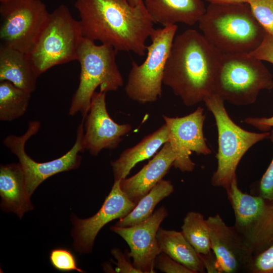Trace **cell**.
I'll use <instances>...</instances> for the list:
<instances>
[{
    "label": "cell",
    "mask_w": 273,
    "mask_h": 273,
    "mask_svg": "<svg viewBox=\"0 0 273 273\" xmlns=\"http://www.w3.org/2000/svg\"><path fill=\"white\" fill-rule=\"evenodd\" d=\"M222 54L202 34L187 29L174 38L164 68L163 84L186 106L203 102L214 94Z\"/></svg>",
    "instance_id": "2"
},
{
    "label": "cell",
    "mask_w": 273,
    "mask_h": 273,
    "mask_svg": "<svg viewBox=\"0 0 273 273\" xmlns=\"http://www.w3.org/2000/svg\"><path fill=\"white\" fill-rule=\"evenodd\" d=\"M132 6H136L143 3V0H126Z\"/></svg>",
    "instance_id": "36"
},
{
    "label": "cell",
    "mask_w": 273,
    "mask_h": 273,
    "mask_svg": "<svg viewBox=\"0 0 273 273\" xmlns=\"http://www.w3.org/2000/svg\"><path fill=\"white\" fill-rule=\"evenodd\" d=\"M249 54L260 60L273 64V35L266 32L259 46Z\"/></svg>",
    "instance_id": "31"
},
{
    "label": "cell",
    "mask_w": 273,
    "mask_h": 273,
    "mask_svg": "<svg viewBox=\"0 0 273 273\" xmlns=\"http://www.w3.org/2000/svg\"><path fill=\"white\" fill-rule=\"evenodd\" d=\"M111 254L117 261L114 262L117 267L115 270L116 272L120 273H141V272L136 268L130 260V257L128 253L125 255L122 251L117 248H113L111 250Z\"/></svg>",
    "instance_id": "32"
},
{
    "label": "cell",
    "mask_w": 273,
    "mask_h": 273,
    "mask_svg": "<svg viewBox=\"0 0 273 273\" xmlns=\"http://www.w3.org/2000/svg\"><path fill=\"white\" fill-rule=\"evenodd\" d=\"M181 229L184 237L199 254H207L211 251L209 226L203 214L188 212Z\"/></svg>",
    "instance_id": "25"
},
{
    "label": "cell",
    "mask_w": 273,
    "mask_h": 273,
    "mask_svg": "<svg viewBox=\"0 0 273 273\" xmlns=\"http://www.w3.org/2000/svg\"><path fill=\"white\" fill-rule=\"evenodd\" d=\"M157 239L161 252L166 254L194 273L205 272L200 254L181 232L160 228L157 234Z\"/></svg>",
    "instance_id": "22"
},
{
    "label": "cell",
    "mask_w": 273,
    "mask_h": 273,
    "mask_svg": "<svg viewBox=\"0 0 273 273\" xmlns=\"http://www.w3.org/2000/svg\"><path fill=\"white\" fill-rule=\"evenodd\" d=\"M5 1H7V0H0V2H2Z\"/></svg>",
    "instance_id": "37"
},
{
    "label": "cell",
    "mask_w": 273,
    "mask_h": 273,
    "mask_svg": "<svg viewBox=\"0 0 273 273\" xmlns=\"http://www.w3.org/2000/svg\"><path fill=\"white\" fill-rule=\"evenodd\" d=\"M210 3L224 4H237L248 3L250 0H205Z\"/></svg>",
    "instance_id": "35"
},
{
    "label": "cell",
    "mask_w": 273,
    "mask_h": 273,
    "mask_svg": "<svg viewBox=\"0 0 273 273\" xmlns=\"http://www.w3.org/2000/svg\"><path fill=\"white\" fill-rule=\"evenodd\" d=\"M0 196L3 210L14 212L20 218L33 209L24 173L19 163L1 165Z\"/></svg>",
    "instance_id": "18"
},
{
    "label": "cell",
    "mask_w": 273,
    "mask_h": 273,
    "mask_svg": "<svg viewBox=\"0 0 273 273\" xmlns=\"http://www.w3.org/2000/svg\"><path fill=\"white\" fill-rule=\"evenodd\" d=\"M203 102L213 115L218 133L217 166L211 184L226 190L236 176L237 168L244 155L257 143L269 139L270 132H251L238 125L229 115L224 100L216 94L209 95Z\"/></svg>",
    "instance_id": "5"
},
{
    "label": "cell",
    "mask_w": 273,
    "mask_h": 273,
    "mask_svg": "<svg viewBox=\"0 0 273 273\" xmlns=\"http://www.w3.org/2000/svg\"><path fill=\"white\" fill-rule=\"evenodd\" d=\"M206 219L220 273L248 272L254 254L233 226L228 225L218 213Z\"/></svg>",
    "instance_id": "15"
},
{
    "label": "cell",
    "mask_w": 273,
    "mask_h": 273,
    "mask_svg": "<svg viewBox=\"0 0 273 273\" xmlns=\"http://www.w3.org/2000/svg\"><path fill=\"white\" fill-rule=\"evenodd\" d=\"M168 140V129L164 124L134 146L122 152L118 158L111 162L114 180L126 178L138 163L153 156Z\"/></svg>",
    "instance_id": "21"
},
{
    "label": "cell",
    "mask_w": 273,
    "mask_h": 273,
    "mask_svg": "<svg viewBox=\"0 0 273 273\" xmlns=\"http://www.w3.org/2000/svg\"><path fill=\"white\" fill-rule=\"evenodd\" d=\"M200 256L207 272L220 273L216 258L212 250L208 254H200Z\"/></svg>",
    "instance_id": "34"
},
{
    "label": "cell",
    "mask_w": 273,
    "mask_h": 273,
    "mask_svg": "<svg viewBox=\"0 0 273 273\" xmlns=\"http://www.w3.org/2000/svg\"><path fill=\"white\" fill-rule=\"evenodd\" d=\"M31 93L8 81H0V120L11 121L27 111Z\"/></svg>",
    "instance_id": "24"
},
{
    "label": "cell",
    "mask_w": 273,
    "mask_h": 273,
    "mask_svg": "<svg viewBox=\"0 0 273 273\" xmlns=\"http://www.w3.org/2000/svg\"><path fill=\"white\" fill-rule=\"evenodd\" d=\"M199 106L192 113L181 117L163 118L168 132V142L175 154L173 166L183 172L192 171L195 167L191 160L192 152L204 155L211 153L203 133L205 115Z\"/></svg>",
    "instance_id": "12"
},
{
    "label": "cell",
    "mask_w": 273,
    "mask_h": 273,
    "mask_svg": "<svg viewBox=\"0 0 273 273\" xmlns=\"http://www.w3.org/2000/svg\"><path fill=\"white\" fill-rule=\"evenodd\" d=\"M154 23L164 27L181 23L193 25L204 14L203 0H143Z\"/></svg>",
    "instance_id": "19"
},
{
    "label": "cell",
    "mask_w": 273,
    "mask_h": 273,
    "mask_svg": "<svg viewBox=\"0 0 273 273\" xmlns=\"http://www.w3.org/2000/svg\"><path fill=\"white\" fill-rule=\"evenodd\" d=\"M269 139L273 146V129ZM259 196L273 203V156L272 160L261 177L258 184Z\"/></svg>",
    "instance_id": "30"
},
{
    "label": "cell",
    "mask_w": 273,
    "mask_h": 273,
    "mask_svg": "<svg viewBox=\"0 0 273 273\" xmlns=\"http://www.w3.org/2000/svg\"><path fill=\"white\" fill-rule=\"evenodd\" d=\"M233 209V227L254 255L273 245V203L243 192L237 175L226 190Z\"/></svg>",
    "instance_id": "9"
},
{
    "label": "cell",
    "mask_w": 273,
    "mask_h": 273,
    "mask_svg": "<svg viewBox=\"0 0 273 273\" xmlns=\"http://www.w3.org/2000/svg\"><path fill=\"white\" fill-rule=\"evenodd\" d=\"M83 121L78 125L76 138L72 147L64 155L54 160L38 162L27 155L25 146L27 141L37 133L40 127L39 121L28 122L27 130L21 135L11 134L3 141L4 145L15 155L24 171L27 190L31 196L36 189L46 179L58 173L78 168L82 157L80 153L83 152L84 144Z\"/></svg>",
    "instance_id": "10"
},
{
    "label": "cell",
    "mask_w": 273,
    "mask_h": 273,
    "mask_svg": "<svg viewBox=\"0 0 273 273\" xmlns=\"http://www.w3.org/2000/svg\"><path fill=\"white\" fill-rule=\"evenodd\" d=\"M248 272L273 273V245L253 256Z\"/></svg>",
    "instance_id": "28"
},
{
    "label": "cell",
    "mask_w": 273,
    "mask_h": 273,
    "mask_svg": "<svg viewBox=\"0 0 273 273\" xmlns=\"http://www.w3.org/2000/svg\"><path fill=\"white\" fill-rule=\"evenodd\" d=\"M198 23L206 40L223 54H249L266 32L248 3H210Z\"/></svg>",
    "instance_id": "3"
},
{
    "label": "cell",
    "mask_w": 273,
    "mask_h": 273,
    "mask_svg": "<svg viewBox=\"0 0 273 273\" xmlns=\"http://www.w3.org/2000/svg\"><path fill=\"white\" fill-rule=\"evenodd\" d=\"M248 4L266 32L273 35V0H250Z\"/></svg>",
    "instance_id": "27"
},
{
    "label": "cell",
    "mask_w": 273,
    "mask_h": 273,
    "mask_svg": "<svg viewBox=\"0 0 273 273\" xmlns=\"http://www.w3.org/2000/svg\"><path fill=\"white\" fill-rule=\"evenodd\" d=\"M49 15L40 0L1 2V46L30 54Z\"/></svg>",
    "instance_id": "11"
},
{
    "label": "cell",
    "mask_w": 273,
    "mask_h": 273,
    "mask_svg": "<svg viewBox=\"0 0 273 273\" xmlns=\"http://www.w3.org/2000/svg\"><path fill=\"white\" fill-rule=\"evenodd\" d=\"M38 77L28 54L0 46V81H9L32 94Z\"/></svg>",
    "instance_id": "20"
},
{
    "label": "cell",
    "mask_w": 273,
    "mask_h": 273,
    "mask_svg": "<svg viewBox=\"0 0 273 273\" xmlns=\"http://www.w3.org/2000/svg\"><path fill=\"white\" fill-rule=\"evenodd\" d=\"M173 190L171 181L162 179L140 200L130 213L119 219L115 225L128 227L145 220L152 215L156 205Z\"/></svg>",
    "instance_id": "23"
},
{
    "label": "cell",
    "mask_w": 273,
    "mask_h": 273,
    "mask_svg": "<svg viewBox=\"0 0 273 273\" xmlns=\"http://www.w3.org/2000/svg\"><path fill=\"white\" fill-rule=\"evenodd\" d=\"M74 6L84 37L117 52L146 54V40L155 28L144 3L132 6L126 0H76Z\"/></svg>",
    "instance_id": "1"
},
{
    "label": "cell",
    "mask_w": 273,
    "mask_h": 273,
    "mask_svg": "<svg viewBox=\"0 0 273 273\" xmlns=\"http://www.w3.org/2000/svg\"><path fill=\"white\" fill-rule=\"evenodd\" d=\"M155 267L165 273H194L163 252H161L156 257Z\"/></svg>",
    "instance_id": "29"
},
{
    "label": "cell",
    "mask_w": 273,
    "mask_h": 273,
    "mask_svg": "<svg viewBox=\"0 0 273 273\" xmlns=\"http://www.w3.org/2000/svg\"><path fill=\"white\" fill-rule=\"evenodd\" d=\"M105 92H95L85 118L84 144L85 150L97 156L104 149L117 148L122 137L129 133V124H120L110 116L106 108Z\"/></svg>",
    "instance_id": "16"
},
{
    "label": "cell",
    "mask_w": 273,
    "mask_h": 273,
    "mask_svg": "<svg viewBox=\"0 0 273 273\" xmlns=\"http://www.w3.org/2000/svg\"><path fill=\"white\" fill-rule=\"evenodd\" d=\"M168 211L162 206L145 220L128 227L111 226L112 232L120 236L128 245L129 256L133 266L141 273L155 272V261L161 253L157 234L160 224L168 216Z\"/></svg>",
    "instance_id": "14"
},
{
    "label": "cell",
    "mask_w": 273,
    "mask_h": 273,
    "mask_svg": "<svg viewBox=\"0 0 273 273\" xmlns=\"http://www.w3.org/2000/svg\"><path fill=\"white\" fill-rule=\"evenodd\" d=\"M120 180H114L111 191L100 210L93 216L81 219L74 216L72 236L74 246L81 253L92 252L96 238L101 229L109 222L127 215L136 204L122 191Z\"/></svg>",
    "instance_id": "13"
},
{
    "label": "cell",
    "mask_w": 273,
    "mask_h": 273,
    "mask_svg": "<svg viewBox=\"0 0 273 273\" xmlns=\"http://www.w3.org/2000/svg\"><path fill=\"white\" fill-rule=\"evenodd\" d=\"M260 60L249 54H223L214 94L236 106L254 103L261 90L273 88V76Z\"/></svg>",
    "instance_id": "6"
},
{
    "label": "cell",
    "mask_w": 273,
    "mask_h": 273,
    "mask_svg": "<svg viewBox=\"0 0 273 273\" xmlns=\"http://www.w3.org/2000/svg\"><path fill=\"white\" fill-rule=\"evenodd\" d=\"M50 260L52 266L60 271L76 270L79 272H85L78 267L74 254L65 248L58 247L52 250L50 254Z\"/></svg>",
    "instance_id": "26"
},
{
    "label": "cell",
    "mask_w": 273,
    "mask_h": 273,
    "mask_svg": "<svg viewBox=\"0 0 273 273\" xmlns=\"http://www.w3.org/2000/svg\"><path fill=\"white\" fill-rule=\"evenodd\" d=\"M83 38L79 20L62 4L50 13L47 21L30 54L38 75L50 68L77 60Z\"/></svg>",
    "instance_id": "7"
},
{
    "label": "cell",
    "mask_w": 273,
    "mask_h": 273,
    "mask_svg": "<svg viewBox=\"0 0 273 273\" xmlns=\"http://www.w3.org/2000/svg\"><path fill=\"white\" fill-rule=\"evenodd\" d=\"M175 154L169 142L133 176L120 180L122 191L132 202L137 204L167 174L173 166Z\"/></svg>",
    "instance_id": "17"
},
{
    "label": "cell",
    "mask_w": 273,
    "mask_h": 273,
    "mask_svg": "<svg viewBox=\"0 0 273 273\" xmlns=\"http://www.w3.org/2000/svg\"><path fill=\"white\" fill-rule=\"evenodd\" d=\"M177 29L174 24L154 30L145 61L140 65L132 63L125 86L129 98L146 104L161 96L164 68Z\"/></svg>",
    "instance_id": "8"
},
{
    "label": "cell",
    "mask_w": 273,
    "mask_h": 273,
    "mask_svg": "<svg viewBox=\"0 0 273 273\" xmlns=\"http://www.w3.org/2000/svg\"><path fill=\"white\" fill-rule=\"evenodd\" d=\"M95 42L83 37L80 43L77 59L80 65L79 82L69 110V115L80 113L84 120L98 87L100 92L107 93L116 91L123 84L116 62L118 52L109 45Z\"/></svg>",
    "instance_id": "4"
},
{
    "label": "cell",
    "mask_w": 273,
    "mask_h": 273,
    "mask_svg": "<svg viewBox=\"0 0 273 273\" xmlns=\"http://www.w3.org/2000/svg\"><path fill=\"white\" fill-rule=\"evenodd\" d=\"M243 121L262 132L268 131L273 127V116L269 117H247Z\"/></svg>",
    "instance_id": "33"
}]
</instances>
